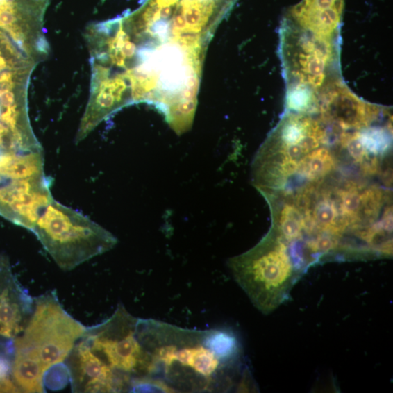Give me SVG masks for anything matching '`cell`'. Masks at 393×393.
I'll list each match as a JSON object with an SVG mask.
<instances>
[{"label": "cell", "mask_w": 393, "mask_h": 393, "mask_svg": "<svg viewBox=\"0 0 393 393\" xmlns=\"http://www.w3.org/2000/svg\"><path fill=\"white\" fill-rule=\"evenodd\" d=\"M56 264L72 270L112 249L117 238L101 226L53 200L32 231Z\"/></svg>", "instance_id": "1"}, {"label": "cell", "mask_w": 393, "mask_h": 393, "mask_svg": "<svg viewBox=\"0 0 393 393\" xmlns=\"http://www.w3.org/2000/svg\"><path fill=\"white\" fill-rule=\"evenodd\" d=\"M87 327L64 308L55 291L35 298L33 312L15 340L14 351L37 362L45 372L62 364L83 338Z\"/></svg>", "instance_id": "2"}, {"label": "cell", "mask_w": 393, "mask_h": 393, "mask_svg": "<svg viewBox=\"0 0 393 393\" xmlns=\"http://www.w3.org/2000/svg\"><path fill=\"white\" fill-rule=\"evenodd\" d=\"M302 228H303V220L299 211L292 206H285L280 219L281 235L289 241L296 240L301 236Z\"/></svg>", "instance_id": "14"}, {"label": "cell", "mask_w": 393, "mask_h": 393, "mask_svg": "<svg viewBox=\"0 0 393 393\" xmlns=\"http://www.w3.org/2000/svg\"><path fill=\"white\" fill-rule=\"evenodd\" d=\"M342 210L345 215L353 217L360 209L362 198L356 191H346L341 194Z\"/></svg>", "instance_id": "19"}, {"label": "cell", "mask_w": 393, "mask_h": 393, "mask_svg": "<svg viewBox=\"0 0 393 393\" xmlns=\"http://www.w3.org/2000/svg\"><path fill=\"white\" fill-rule=\"evenodd\" d=\"M296 44L299 68L293 72L295 77L300 84L310 88L321 87L326 78L328 66L333 62L335 54L331 39L308 33L302 35Z\"/></svg>", "instance_id": "7"}, {"label": "cell", "mask_w": 393, "mask_h": 393, "mask_svg": "<svg viewBox=\"0 0 393 393\" xmlns=\"http://www.w3.org/2000/svg\"><path fill=\"white\" fill-rule=\"evenodd\" d=\"M287 158L296 161L305 153V151L300 144L286 145Z\"/></svg>", "instance_id": "22"}, {"label": "cell", "mask_w": 393, "mask_h": 393, "mask_svg": "<svg viewBox=\"0 0 393 393\" xmlns=\"http://www.w3.org/2000/svg\"><path fill=\"white\" fill-rule=\"evenodd\" d=\"M47 374L37 362L26 355L14 352L12 376L19 390L28 393L44 392V376Z\"/></svg>", "instance_id": "9"}, {"label": "cell", "mask_w": 393, "mask_h": 393, "mask_svg": "<svg viewBox=\"0 0 393 393\" xmlns=\"http://www.w3.org/2000/svg\"><path fill=\"white\" fill-rule=\"evenodd\" d=\"M315 94L312 88L303 85H292L286 95V105L290 110L304 112L315 105Z\"/></svg>", "instance_id": "12"}, {"label": "cell", "mask_w": 393, "mask_h": 393, "mask_svg": "<svg viewBox=\"0 0 393 393\" xmlns=\"http://www.w3.org/2000/svg\"><path fill=\"white\" fill-rule=\"evenodd\" d=\"M51 179L45 176L10 181L0 186V215L33 231L43 211L54 200Z\"/></svg>", "instance_id": "5"}, {"label": "cell", "mask_w": 393, "mask_h": 393, "mask_svg": "<svg viewBox=\"0 0 393 393\" xmlns=\"http://www.w3.org/2000/svg\"><path fill=\"white\" fill-rule=\"evenodd\" d=\"M314 218L317 224L321 226L323 230L336 232L337 210L333 203L328 200L321 201L315 208Z\"/></svg>", "instance_id": "15"}, {"label": "cell", "mask_w": 393, "mask_h": 393, "mask_svg": "<svg viewBox=\"0 0 393 393\" xmlns=\"http://www.w3.org/2000/svg\"><path fill=\"white\" fill-rule=\"evenodd\" d=\"M67 360L74 392H112L126 385L127 377L116 372L82 339Z\"/></svg>", "instance_id": "6"}, {"label": "cell", "mask_w": 393, "mask_h": 393, "mask_svg": "<svg viewBox=\"0 0 393 393\" xmlns=\"http://www.w3.org/2000/svg\"><path fill=\"white\" fill-rule=\"evenodd\" d=\"M373 106L360 101L344 87H330L324 95L322 112L327 117L337 121L344 128H359L369 124L376 116Z\"/></svg>", "instance_id": "8"}, {"label": "cell", "mask_w": 393, "mask_h": 393, "mask_svg": "<svg viewBox=\"0 0 393 393\" xmlns=\"http://www.w3.org/2000/svg\"><path fill=\"white\" fill-rule=\"evenodd\" d=\"M297 168L296 161L286 158L281 165V172L285 175H292L296 172Z\"/></svg>", "instance_id": "23"}, {"label": "cell", "mask_w": 393, "mask_h": 393, "mask_svg": "<svg viewBox=\"0 0 393 393\" xmlns=\"http://www.w3.org/2000/svg\"><path fill=\"white\" fill-rule=\"evenodd\" d=\"M337 243L335 239L328 236L317 237L309 244L310 249L317 252H328L334 249Z\"/></svg>", "instance_id": "21"}, {"label": "cell", "mask_w": 393, "mask_h": 393, "mask_svg": "<svg viewBox=\"0 0 393 393\" xmlns=\"http://www.w3.org/2000/svg\"><path fill=\"white\" fill-rule=\"evenodd\" d=\"M12 367L10 361L0 354V392H17L19 388L11 378Z\"/></svg>", "instance_id": "17"}, {"label": "cell", "mask_w": 393, "mask_h": 393, "mask_svg": "<svg viewBox=\"0 0 393 393\" xmlns=\"http://www.w3.org/2000/svg\"><path fill=\"white\" fill-rule=\"evenodd\" d=\"M231 267L238 283L264 313L274 311L289 298L301 274L280 241L264 242L233 260Z\"/></svg>", "instance_id": "3"}, {"label": "cell", "mask_w": 393, "mask_h": 393, "mask_svg": "<svg viewBox=\"0 0 393 393\" xmlns=\"http://www.w3.org/2000/svg\"><path fill=\"white\" fill-rule=\"evenodd\" d=\"M346 145L350 155L358 162H362L367 154V150L359 138L358 133L346 138Z\"/></svg>", "instance_id": "20"}, {"label": "cell", "mask_w": 393, "mask_h": 393, "mask_svg": "<svg viewBox=\"0 0 393 393\" xmlns=\"http://www.w3.org/2000/svg\"><path fill=\"white\" fill-rule=\"evenodd\" d=\"M333 162L328 151L322 148L315 150L308 157L306 158L302 168L306 174L310 178L321 177L329 172Z\"/></svg>", "instance_id": "13"}, {"label": "cell", "mask_w": 393, "mask_h": 393, "mask_svg": "<svg viewBox=\"0 0 393 393\" xmlns=\"http://www.w3.org/2000/svg\"><path fill=\"white\" fill-rule=\"evenodd\" d=\"M359 138L366 149L377 154L384 151L389 145V139L384 130L372 128L358 133Z\"/></svg>", "instance_id": "16"}, {"label": "cell", "mask_w": 393, "mask_h": 393, "mask_svg": "<svg viewBox=\"0 0 393 393\" xmlns=\"http://www.w3.org/2000/svg\"><path fill=\"white\" fill-rule=\"evenodd\" d=\"M137 326L133 317L119 307L108 320L87 327L82 340L117 373L151 371L155 361L140 344Z\"/></svg>", "instance_id": "4"}, {"label": "cell", "mask_w": 393, "mask_h": 393, "mask_svg": "<svg viewBox=\"0 0 393 393\" xmlns=\"http://www.w3.org/2000/svg\"><path fill=\"white\" fill-rule=\"evenodd\" d=\"M204 346L219 360L228 361L235 358L239 352V343L235 336L226 331H215L204 339Z\"/></svg>", "instance_id": "11"}, {"label": "cell", "mask_w": 393, "mask_h": 393, "mask_svg": "<svg viewBox=\"0 0 393 393\" xmlns=\"http://www.w3.org/2000/svg\"><path fill=\"white\" fill-rule=\"evenodd\" d=\"M133 392H172L173 389L161 381L148 379L135 380L130 388Z\"/></svg>", "instance_id": "18"}, {"label": "cell", "mask_w": 393, "mask_h": 393, "mask_svg": "<svg viewBox=\"0 0 393 393\" xmlns=\"http://www.w3.org/2000/svg\"><path fill=\"white\" fill-rule=\"evenodd\" d=\"M175 360L205 377L212 375L220 365L219 359L205 346L177 349Z\"/></svg>", "instance_id": "10"}]
</instances>
